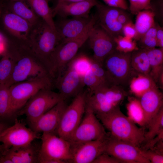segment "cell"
Listing matches in <instances>:
<instances>
[{
  "mask_svg": "<svg viewBox=\"0 0 163 163\" xmlns=\"http://www.w3.org/2000/svg\"><path fill=\"white\" fill-rule=\"evenodd\" d=\"M4 50L14 62L11 76L5 85L7 87L18 82L49 75L28 41L6 37Z\"/></svg>",
  "mask_w": 163,
  "mask_h": 163,
  "instance_id": "cell-1",
  "label": "cell"
},
{
  "mask_svg": "<svg viewBox=\"0 0 163 163\" xmlns=\"http://www.w3.org/2000/svg\"><path fill=\"white\" fill-rule=\"evenodd\" d=\"M96 116L115 138L139 148L145 143V128L138 127L123 114L119 106L107 113Z\"/></svg>",
  "mask_w": 163,
  "mask_h": 163,
  "instance_id": "cell-2",
  "label": "cell"
},
{
  "mask_svg": "<svg viewBox=\"0 0 163 163\" xmlns=\"http://www.w3.org/2000/svg\"><path fill=\"white\" fill-rule=\"evenodd\" d=\"M60 41L56 30L42 19L33 26L28 41L48 73L51 56Z\"/></svg>",
  "mask_w": 163,
  "mask_h": 163,
  "instance_id": "cell-3",
  "label": "cell"
},
{
  "mask_svg": "<svg viewBox=\"0 0 163 163\" xmlns=\"http://www.w3.org/2000/svg\"><path fill=\"white\" fill-rule=\"evenodd\" d=\"M91 27L79 37L61 41L57 45L49 62L48 73L52 79L59 78L69 63L76 56L80 48L88 40Z\"/></svg>",
  "mask_w": 163,
  "mask_h": 163,
  "instance_id": "cell-4",
  "label": "cell"
},
{
  "mask_svg": "<svg viewBox=\"0 0 163 163\" xmlns=\"http://www.w3.org/2000/svg\"><path fill=\"white\" fill-rule=\"evenodd\" d=\"M52 78L49 75L14 83L9 87L10 108L13 116L24 106L29 100L39 90L52 88Z\"/></svg>",
  "mask_w": 163,
  "mask_h": 163,
  "instance_id": "cell-5",
  "label": "cell"
},
{
  "mask_svg": "<svg viewBox=\"0 0 163 163\" xmlns=\"http://www.w3.org/2000/svg\"><path fill=\"white\" fill-rule=\"evenodd\" d=\"M38 163H65L72 158L70 142L53 133H43L40 137Z\"/></svg>",
  "mask_w": 163,
  "mask_h": 163,
  "instance_id": "cell-6",
  "label": "cell"
},
{
  "mask_svg": "<svg viewBox=\"0 0 163 163\" xmlns=\"http://www.w3.org/2000/svg\"><path fill=\"white\" fill-rule=\"evenodd\" d=\"M131 52L115 49L105 59L103 64L111 85H126L134 75L131 65Z\"/></svg>",
  "mask_w": 163,
  "mask_h": 163,
  "instance_id": "cell-7",
  "label": "cell"
},
{
  "mask_svg": "<svg viewBox=\"0 0 163 163\" xmlns=\"http://www.w3.org/2000/svg\"><path fill=\"white\" fill-rule=\"evenodd\" d=\"M62 100L59 93L51 88L42 89L33 95L17 114L25 115L30 125Z\"/></svg>",
  "mask_w": 163,
  "mask_h": 163,
  "instance_id": "cell-8",
  "label": "cell"
},
{
  "mask_svg": "<svg viewBox=\"0 0 163 163\" xmlns=\"http://www.w3.org/2000/svg\"><path fill=\"white\" fill-rule=\"evenodd\" d=\"M86 94L87 92L81 91L67 106L56 131L59 136L69 141L84 114Z\"/></svg>",
  "mask_w": 163,
  "mask_h": 163,
  "instance_id": "cell-9",
  "label": "cell"
},
{
  "mask_svg": "<svg viewBox=\"0 0 163 163\" xmlns=\"http://www.w3.org/2000/svg\"><path fill=\"white\" fill-rule=\"evenodd\" d=\"M84 116L69 141L71 144L104 139L107 133L104 127L92 110L86 105Z\"/></svg>",
  "mask_w": 163,
  "mask_h": 163,
  "instance_id": "cell-10",
  "label": "cell"
},
{
  "mask_svg": "<svg viewBox=\"0 0 163 163\" xmlns=\"http://www.w3.org/2000/svg\"><path fill=\"white\" fill-rule=\"evenodd\" d=\"M88 40L93 52L92 59L101 64L116 49L114 38L97 22L91 28Z\"/></svg>",
  "mask_w": 163,
  "mask_h": 163,
  "instance_id": "cell-11",
  "label": "cell"
},
{
  "mask_svg": "<svg viewBox=\"0 0 163 163\" xmlns=\"http://www.w3.org/2000/svg\"><path fill=\"white\" fill-rule=\"evenodd\" d=\"M105 153L123 163H150L142 155L139 148L115 138L109 134L107 138Z\"/></svg>",
  "mask_w": 163,
  "mask_h": 163,
  "instance_id": "cell-12",
  "label": "cell"
},
{
  "mask_svg": "<svg viewBox=\"0 0 163 163\" xmlns=\"http://www.w3.org/2000/svg\"><path fill=\"white\" fill-rule=\"evenodd\" d=\"M40 138L38 133L15 119L14 124L6 128L0 134V142L7 150L11 147L27 145Z\"/></svg>",
  "mask_w": 163,
  "mask_h": 163,
  "instance_id": "cell-13",
  "label": "cell"
},
{
  "mask_svg": "<svg viewBox=\"0 0 163 163\" xmlns=\"http://www.w3.org/2000/svg\"><path fill=\"white\" fill-rule=\"evenodd\" d=\"M33 26L5 7L0 21V31L5 36L28 41Z\"/></svg>",
  "mask_w": 163,
  "mask_h": 163,
  "instance_id": "cell-14",
  "label": "cell"
},
{
  "mask_svg": "<svg viewBox=\"0 0 163 163\" xmlns=\"http://www.w3.org/2000/svg\"><path fill=\"white\" fill-rule=\"evenodd\" d=\"M95 16L88 17H72L63 19L55 22L56 30L60 41L79 37L95 23Z\"/></svg>",
  "mask_w": 163,
  "mask_h": 163,
  "instance_id": "cell-15",
  "label": "cell"
},
{
  "mask_svg": "<svg viewBox=\"0 0 163 163\" xmlns=\"http://www.w3.org/2000/svg\"><path fill=\"white\" fill-rule=\"evenodd\" d=\"M107 136L101 139L71 143L72 154L71 162L92 163L99 155L105 152Z\"/></svg>",
  "mask_w": 163,
  "mask_h": 163,
  "instance_id": "cell-16",
  "label": "cell"
},
{
  "mask_svg": "<svg viewBox=\"0 0 163 163\" xmlns=\"http://www.w3.org/2000/svg\"><path fill=\"white\" fill-rule=\"evenodd\" d=\"M58 92L64 101L74 97L81 92L84 86L82 77L74 69L67 66L60 76L56 79Z\"/></svg>",
  "mask_w": 163,
  "mask_h": 163,
  "instance_id": "cell-17",
  "label": "cell"
},
{
  "mask_svg": "<svg viewBox=\"0 0 163 163\" xmlns=\"http://www.w3.org/2000/svg\"><path fill=\"white\" fill-rule=\"evenodd\" d=\"M96 7L97 23L113 38L122 35L123 26L117 18L122 9L98 3Z\"/></svg>",
  "mask_w": 163,
  "mask_h": 163,
  "instance_id": "cell-18",
  "label": "cell"
},
{
  "mask_svg": "<svg viewBox=\"0 0 163 163\" xmlns=\"http://www.w3.org/2000/svg\"><path fill=\"white\" fill-rule=\"evenodd\" d=\"M62 100L30 125V129L37 133H53L56 131L63 113L67 107Z\"/></svg>",
  "mask_w": 163,
  "mask_h": 163,
  "instance_id": "cell-19",
  "label": "cell"
},
{
  "mask_svg": "<svg viewBox=\"0 0 163 163\" xmlns=\"http://www.w3.org/2000/svg\"><path fill=\"white\" fill-rule=\"evenodd\" d=\"M98 4L96 0L70 3L58 1L52 9L53 13V16L58 15L64 18L88 17L91 9Z\"/></svg>",
  "mask_w": 163,
  "mask_h": 163,
  "instance_id": "cell-20",
  "label": "cell"
},
{
  "mask_svg": "<svg viewBox=\"0 0 163 163\" xmlns=\"http://www.w3.org/2000/svg\"><path fill=\"white\" fill-rule=\"evenodd\" d=\"M138 98L145 113L147 127L153 117L163 107V94L157 86Z\"/></svg>",
  "mask_w": 163,
  "mask_h": 163,
  "instance_id": "cell-21",
  "label": "cell"
},
{
  "mask_svg": "<svg viewBox=\"0 0 163 163\" xmlns=\"http://www.w3.org/2000/svg\"><path fill=\"white\" fill-rule=\"evenodd\" d=\"M40 148L32 142L26 145L11 147L4 155L13 163H38Z\"/></svg>",
  "mask_w": 163,
  "mask_h": 163,
  "instance_id": "cell-22",
  "label": "cell"
},
{
  "mask_svg": "<svg viewBox=\"0 0 163 163\" xmlns=\"http://www.w3.org/2000/svg\"><path fill=\"white\" fill-rule=\"evenodd\" d=\"M5 7L9 11L24 19L33 26L42 19L28 6L25 1H6L5 2Z\"/></svg>",
  "mask_w": 163,
  "mask_h": 163,
  "instance_id": "cell-23",
  "label": "cell"
},
{
  "mask_svg": "<svg viewBox=\"0 0 163 163\" xmlns=\"http://www.w3.org/2000/svg\"><path fill=\"white\" fill-rule=\"evenodd\" d=\"M129 83L131 92L138 98L157 86L149 75L142 74H135L131 78Z\"/></svg>",
  "mask_w": 163,
  "mask_h": 163,
  "instance_id": "cell-24",
  "label": "cell"
},
{
  "mask_svg": "<svg viewBox=\"0 0 163 163\" xmlns=\"http://www.w3.org/2000/svg\"><path fill=\"white\" fill-rule=\"evenodd\" d=\"M155 14L151 9L145 10L137 14L134 24L136 34L134 40L136 42L155 24Z\"/></svg>",
  "mask_w": 163,
  "mask_h": 163,
  "instance_id": "cell-25",
  "label": "cell"
},
{
  "mask_svg": "<svg viewBox=\"0 0 163 163\" xmlns=\"http://www.w3.org/2000/svg\"><path fill=\"white\" fill-rule=\"evenodd\" d=\"M131 65L134 73L149 75V62L145 49L139 48L131 52Z\"/></svg>",
  "mask_w": 163,
  "mask_h": 163,
  "instance_id": "cell-26",
  "label": "cell"
},
{
  "mask_svg": "<svg viewBox=\"0 0 163 163\" xmlns=\"http://www.w3.org/2000/svg\"><path fill=\"white\" fill-rule=\"evenodd\" d=\"M25 1L37 15L52 28L56 30L52 10L49 6V0Z\"/></svg>",
  "mask_w": 163,
  "mask_h": 163,
  "instance_id": "cell-27",
  "label": "cell"
},
{
  "mask_svg": "<svg viewBox=\"0 0 163 163\" xmlns=\"http://www.w3.org/2000/svg\"><path fill=\"white\" fill-rule=\"evenodd\" d=\"M145 49L149 62V75L157 84L159 76L163 72V48Z\"/></svg>",
  "mask_w": 163,
  "mask_h": 163,
  "instance_id": "cell-28",
  "label": "cell"
},
{
  "mask_svg": "<svg viewBox=\"0 0 163 163\" xmlns=\"http://www.w3.org/2000/svg\"><path fill=\"white\" fill-rule=\"evenodd\" d=\"M128 102L126 104L127 117L136 124L142 127H146L145 116L139 99L129 96Z\"/></svg>",
  "mask_w": 163,
  "mask_h": 163,
  "instance_id": "cell-29",
  "label": "cell"
},
{
  "mask_svg": "<svg viewBox=\"0 0 163 163\" xmlns=\"http://www.w3.org/2000/svg\"><path fill=\"white\" fill-rule=\"evenodd\" d=\"M147 127L148 130L145 133V144L163 133V107L153 117Z\"/></svg>",
  "mask_w": 163,
  "mask_h": 163,
  "instance_id": "cell-30",
  "label": "cell"
},
{
  "mask_svg": "<svg viewBox=\"0 0 163 163\" xmlns=\"http://www.w3.org/2000/svg\"><path fill=\"white\" fill-rule=\"evenodd\" d=\"M0 60V84L5 85L11 76L14 62L8 54L4 50Z\"/></svg>",
  "mask_w": 163,
  "mask_h": 163,
  "instance_id": "cell-31",
  "label": "cell"
},
{
  "mask_svg": "<svg viewBox=\"0 0 163 163\" xmlns=\"http://www.w3.org/2000/svg\"><path fill=\"white\" fill-rule=\"evenodd\" d=\"M91 62V59L85 55H81L76 56L67 66L74 69L82 78L86 73L90 69Z\"/></svg>",
  "mask_w": 163,
  "mask_h": 163,
  "instance_id": "cell-32",
  "label": "cell"
},
{
  "mask_svg": "<svg viewBox=\"0 0 163 163\" xmlns=\"http://www.w3.org/2000/svg\"><path fill=\"white\" fill-rule=\"evenodd\" d=\"M12 116L9 88L5 85L0 84V119Z\"/></svg>",
  "mask_w": 163,
  "mask_h": 163,
  "instance_id": "cell-33",
  "label": "cell"
},
{
  "mask_svg": "<svg viewBox=\"0 0 163 163\" xmlns=\"http://www.w3.org/2000/svg\"><path fill=\"white\" fill-rule=\"evenodd\" d=\"M157 25L155 24L149 29L137 41L139 48L151 49L158 46L156 38Z\"/></svg>",
  "mask_w": 163,
  "mask_h": 163,
  "instance_id": "cell-34",
  "label": "cell"
},
{
  "mask_svg": "<svg viewBox=\"0 0 163 163\" xmlns=\"http://www.w3.org/2000/svg\"><path fill=\"white\" fill-rule=\"evenodd\" d=\"M116 49L124 53H131L139 49L137 42L134 40L120 35L114 38Z\"/></svg>",
  "mask_w": 163,
  "mask_h": 163,
  "instance_id": "cell-35",
  "label": "cell"
},
{
  "mask_svg": "<svg viewBox=\"0 0 163 163\" xmlns=\"http://www.w3.org/2000/svg\"><path fill=\"white\" fill-rule=\"evenodd\" d=\"M84 85L88 87V91H92L106 86L102 84L94 75L91 69L85 74L82 78Z\"/></svg>",
  "mask_w": 163,
  "mask_h": 163,
  "instance_id": "cell-36",
  "label": "cell"
},
{
  "mask_svg": "<svg viewBox=\"0 0 163 163\" xmlns=\"http://www.w3.org/2000/svg\"><path fill=\"white\" fill-rule=\"evenodd\" d=\"M90 69L99 80L106 86L111 85L110 84L103 64L91 59Z\"/></svg>",
  "mask_w": 163,
  "mask_h": 163,
  "instance_id": "cell-37",
  "label": "cell"
},
{
  "mask_svg": "<svg viewBox=\"0 0 163 163\" xmlns=\"http://www.w3.org/2000/svg\"><path fill=\"white\" fill-rule=\"evenodd\" d=\"M152 0H129V9L133 14L136 15L139 12L145 10H152Z\"/></svg>",
  "mask_w": 163,
  "mask_h": 163,
  "instance_id": "cell-38",
  "label": "cell"
},
{
  "mask_svg": "<svg viewBox=\"0 0 163 163\" xmlns=\"http://www.w3.org/2000/svg\"><path fill=\"white\" fill-rule=\"evenodd\" d=\"M140 149L142 155L149 160L150 163H163V155L151 149Z\"/></svg>",
  "mask_w": 163,
  "mask_h": 163,
  "instance_id": "cell-39",
  "label": "cell"
},
{
  "mask_svg": "<svg viewBox=\"0 0 163 163\" xmlns=\"http://www.w3.org/2000/svg\"><path fill=\"white\" fill-rule=\"evenodd\" d=\"M92 163H123V161L106 153L99 155Z\"/></svg>",
  "mask_w": 163,
  "mask_h": 163,
  "instance_id": "cell-40",
  "label": "cell"
},
{
  "mask_svg": "<svg viewBox=\"0 0 163 163\" xmlns=\"http://www.w3.org/2000/svg\"><path fill=\"white\" fill-rule=\"evenodd\" d=\"M122 31L123 36L134 39L136 34V31L134 24L132 21L123 26Z\"/></svg>",
  "mask_w": 163,
  "mask_h": 163,
  "instance_id": "cell-41",
  "label": "cell"
},
{
  "mask_svg": "<svg viewBox=\"0 0 163 163\" xmlns=\"http://www.w3.org/2000/svg\"><path fill=\"white\" fill-rule=\"evenodd\" d=\"M108 6L126 10L129 9L126 0H102Z\"/></svg>",
  "mask_w": 163,
  "mask_h": 163,
  "instance_id": "cell-42",
  "label": "cell"
},
{
  "mask_svg": "<svg viewBox=\"0 0 163 163\" xmlns=\"http://www.w3.org/2000/svg\"><path fill=\"white\" fill-rule=\"evenodd\" d=\"M126 10H122L119 15L117 20L119 23L122 26H124L126 24L131 21L130 16L125 11Z\"/></svg>",
  "mask_w": 163,
  "mask_h": 163,
  "instance_id": "cell-43",
  "label": "cell"
},
{
  "mask_svg": "<svg viewBox=\"0 0 163 163\" xmlns=\"http://www.w3.org/2000/svg\"><path fill=\"white\" fill-rule=\"evenodd\" d=\"M158 43V46L163 48V28L159 25H157L156 36Z\"/></svg>",
  "mask_w": 163,
  "mask_h": 163,
  "instance_id": "cell-44",
  "label": "cell"
},
{
  "mask_svg": "<svg viewBox=\"0 0 163 163\" xmlns=\"http://www.w3.org/2000/svg\"><path fill=\"white\" fill-rule=\"evenodd\" d=\"M0 163H13L12 161L4 154L0 157Z\"/></svg>",
  "mask_w": 163,
  "mask_h": 163,
  "instance_id": "cell-45",
  "label": "cell"
},
{
  "mask_svg": "<svg viewBox=\"0 0 163 163\" xmlns=\"http://www.w3.org/2000/svg\"><path fill=\"white\" fill-rule=\"evenodd\" d=\"M160 86V88L161 89H163V72L160 74L158 77L157 82Z\"/></svg>",
  "mask_w": 163,
  "mask_h": 163,
  "instance_id": "cell-46",
  "label": "cell"
},
{
  "mask_svg": "<svg viewBox=\"0 0 163 163\" xmlns=\"http://www.w3.org/2000/svg\"><path fill=\"white\" fill-rule=\"evenodd\" d=\"M5 9V2L0 0V21L4 10Z\"/></svg>",
  "mask_w": 163,
  "mask_h": 163,
  "instance_id": "cell-47",
  "label": "cell"
},
{
  "mask_svg": "<svg viewBox=\"0 0 163 163\" xmlns=\"http://www.w3.org/2000/svg\"><path fill=\"white\" fill-rule=\"evenodd\" d=\"M91 0H58V1L63 2H81L87 1H91Z\"/></svg>",
  "mask_w": 163,
  "mask_h": 163,
  "instance_id": "cell-48",
  "label": "cell"
},
{
  "mask_svg": "<svg viewBox=\"0 0 163 163\" xmlns=\"http://www.w3.org/2000/svg\"><path fill=\"white\" fill-rule=\"evenodd\" d=\"M6 150L7 149L3 144L0 145V157L4 154Z\"/></svg>",
  "mask_w": 163,
  "mask_h": 163,
  "instance_id": "cell-49",
  "label": "cell"
},
{
  "mask_svg": "<svg viewBox=\"0 0 163 163\" xmlns=\"http://www.w3.org/2000/svg\"><path fill=\"white\" fill-rule=\"evenodd\" d=\"M7 127V126L5 124L0 123V134Z\"/></svg>",
  "mask_w": 163,
  "mask_h": 163,
  "instance_id": "cell-50",
  "label": "cell"
},
{
  "mask_svg": "<svg viewBox=\"0 0 163 163\" xmlns=\"http://www.w3.org/2000/svg\"><path fill=\"white\" fill-rule=\"evenodd\" d=\"M0 44H3V36H2V33H1L0 32Z\"/></svg>",
  "mask_w": 163,
  "mask_h": 163,
  "instance_id": "cell-51",
  "label": "cell"
},
{
  "mask_svg": "<svg viewBox=\"0 0 163 163\" xmlns=\"http://www.w3.org/2000/svg\"><path fill=\"white\" fill-rule=\"evenodd\" d=\"M19 0L25 1V0H5V2H6V1H19Z\"/></svg>",
  "mask_w": 163,
  "mask_h": 163,
  "instance_id": "cell-52",
  "label": "cell"
},
{
  "mask_svg": "<svg viewBox=\"0 0 163 163\" xmlns=\"http://www.w3.org/2000/svg\"><path fill=\"white\" fill-rule=\"evenodd\" d=\"M3 0L4 1H5V0Z\"/></svg>",
  "mask_w": 163,
  "mask_h": 163,
  "instance_id": "cell-53",
  "label": "cell"
}]
</instances>
